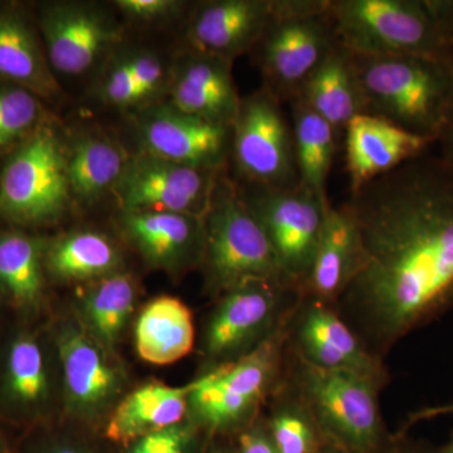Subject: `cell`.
<instances>
[{
  "mask_svg": "<svg viewBox=\"0 0 453 453\" xmlns=\"http://www.w3.org/2000/svg\"><path fill=\"white\" fill-rule=\"evenodd\" d=\"M359 264L340 296L378 342L393 344L453 309V166L427 153L344 203Z\"/></svg>",
  "mask_w": 453,
  "mask_h": 453,
  "instance_id": "6da1fadb",
  "label": "cell"
},
{
  "mask_svg": "<svg viewBox=\"0 0 453 453\" xmlns=\"http://www.w3.org/2000/svg\"><path fill=\"white\" fill-rule=\"evenodd\" d=\"M351 59L365 113L436 142L453 111L452 61L354 53Z\"/></svg>",
  "mask_w": 453,
  "mask_h": 453,
  "instance_id": "7a4b0ae2",
  "label": "cell"
},
{
  "mask_svg": "<svg viewBox=\"0 0 453 453\" xmlns=\"http://www.w3.org/2000/svg\"><path fill=\"white\" fill-rule=\"evenodd\" d=\"M329 12L339 43L354 55L449 59L429 0H329Z\"/></svg>",
  "mask_w": 453,
  "mask_h": 453,
  "instance_id": "3957f363",
  "label": "cell"
},
{
  "mask_svg": "<svg viewBox=\"0 0 453 453\" xmlns=\"http://www.w3.org/2000/svg\"><path fill=\"white\" fill-rule=\"evenodd\" d=\"M204 262L214 288L226 292L251 282L291 288L262 226L238 188L220 175L204 219Z\"/></svg>",
  "mask_w": 453,
  "mask_h": 453,
  "instance_id": "277c9868",
  "label": "cell"
},
{
  "mask_svg": "<svg viewBox=\"0 0 453 453\" xmlns=\"http://www.w3.org/2000/svg\"><path fill=\"white\" fill-rule=\"evenodd\" d=\"M338 44L329 0H276L275 17L256 46L264 88L290 103Z\"/></svg>",
  "mask_w": 453,
  "mask_h": 453,
  "instance_id": "5b68a950",
  "label": "cell"
},
{
  "mask_svg": "<svg viewBox=\"0 0 453 453\" xmlns=\"http://www.w3.org/2000/svg\"><path fill=\"white\" fill-rule=\"evenodd\" d=\"M65 154L56 134L38 125L11 155L0 175V217L17 225L58 219L70 199Z\"/></svg>",
  "mask_w": 453,
  "mask_h": 453,
  "instance_id": "8992f818",
  "label": "cell"
},
{
  "mask_svg": "<svg viewBox=\"0 0 453 453\" xmlns=\"http://www.w3.org/2000/svg\"><path fill=\"white\" fill-rule=\"evenodd\" d=\"M238 190L273 244L291 288H305L332 203L300 186L288 189L250 186Z\"/></svg>",
  "mask_w": 453,
  "mask_h": 453,
  "instance_id": "52a82bcc",
  "label": "cell"
},
{
  "mask_svg": "<svg viewBox=\"0 0 453 453\" xmlns=\"http://www.w3.org/2000/svg\"><path fill=\"white\" fill-rule=\"evenodd\" d=\"M281 105L265 88L241 100L232 127L231 157L249 186L271 189L300 186L292 127Z\"/></svg>",
  "mask_w": 453,
  "mask_h": 453,
  "instance_id": "ba28073f",
  "label": "cell"
},
{
  "mask_svg": "<svg viewBox=\"0 0 453 453\" xmlns=\"http://www.w3.org/2000/svg\"><path fill=\"white\" fill-rule=\"evenodd\" d=\"M222 170L196 168L142 154L127 159L113 195L127 211H174L204 219Z\"/></svg>",
  "mask_w": 453,
  "mask_h": 453,
  "instance_id": "9c48e42d",
  "label": "cell"
},
{
  "mask_svg": "<svg viewBox=\"0 0 453 453\" xmlns=\"http://www.w3.org/2000/svg\"><path fill=\"white\" fill-rule=\"evenodd\" d=\"M374 380L303 359V388L310 407L334 436L357 451L371 449L380 432Z\"/></svg>",
  "mask_w": 453,
  "mask_h": 453,
  "instance_id": "30bf717a",
  "label": "cell"
},
{
  "mask_svg": "<svg viewBox=\"0 0 453 453\" xmlns=\"http://www.w3.org/2000/svg\"><path fill=\"white\" fill-rule=\"evenodd\" d=\"M275 342L195 381L189 405L204 425L223 428L240 421L261 399L276 365Z\"/></svg>",
  "mask_w": 453,
  "mask_h": 453,
  "instance_id": "8fae6325",
  "label": "cell"
},
{
  "mask_svg": "<svg viewBox=\"0 0 453 453\" xmlns=\"http://www.w3.org/2000/svg\"><path fill=\"white\" fill-rule=\"evenodd\" d=\"M145 153L196 168L222 170L231 157L232 127L174 106L146 113L140 122Z\"/></svg>",
  "mask_w": 453,
  "mask_h": 453,
  "instance_id": "7c38bea8",
  "label": "cell"
},
{
  "mask_svg": "<svg viewBox=\"0 0 453 453\" xmlns=\"http://www.w3.org/2000/svg\"><path fill=\"white\" fill-rule=\"evenodd\" d=\"M275 13L276 0L202 3L187 25V50L232 62L257 46Z\"/></svg>",
  "mask_w": 453,
  "mask_h": 453,
  "instance_id": "4fadbf2b",
  "label": "cell"
},
{
  "mask_svg": "<svg viewBox=\"0 0 453 453\" xmlns=\"http://www.w3.org/2000/svg\"><path fill=\"white\" fill-rule=\"evenodd\" d=\"M40 25L50 68L65 76L88 73L118 37L103 13L73 3L44 5Z\"/></svg>",
  "mask_w": 453,
  "mask_h": 453,
  "instance_id": "5bb4252c",
  "label": "cell"
},
{
  "mask_svg": "<svg viewBox=\"0 0 453 453\" xmlns=\"http://www.w3.org/2000/svg\"><path fill=\"white\" fill-rule=\"evenodd\" d=\"M344 134L350 192L427 153L434 146V140L368 113L351 119Z\"/></svg>",
  "mask_w": 453,
  "mask_h": 453,
  "instance_id": "9a60e30c",
  "label": "cell"
},
{
  "mask_svg": "<svg viewBox=\"0 0 453 453\" xmlns=\"http://www.w3.org/2000/svg\"><path fill=\"white\" fill-rule=\"evenodd\" d=\"M172 105L196 118L234 127L241 98L232 77V62L187 50L173 73Z\"/></svg>",
  "mask_w": 453,
  "mask_h": 453,
  "instance_id": "2e32d148",
  "label": "cell"
},
{
  "mask_svg": "<svg viewBox=\"0 0 453 453\" xmlns=\"http://www.w3.org/2000/svg\"><path fill=\"white\" fill-rule=\"evenodd\" d=\"M288 288L280 283L259 281L226 292L208 324L207 353L226 356L261 335L273 324L280 299Z\"/></svg>",
  "mask_w": 453,
  "mask_h": 453,
  "instance_id": "e0dca14e",
  "label": "cell"
},
{
  "mask_svg": "<svg viewBox=\"0 0 453 453\" xmlns=\"http://www.w3.org/2000/svg\"><path fill=\"white\" fill-rule=\"evenodd\" d=\"M121 226L155 266L177 267L204 258V219L174 211H122Z\"/></svg>",
  "mask_w": 453,
  "mask_h": 453,
  "instance_id": "ac0fdd59",
  "label": "cell"
},
{
  "mask_svg": "<svg viewBox=\"0 0 453 453\" xmlns=\"http://www.w3.org/2000/svg\"><path fill=\"white\" fill-rule=\"evenodd\" d=\"M50 395L49 362L40 338L14 333L0 357V410L16 419L37 417Z\"/></svg>",
  "mask_w": 453,
  "mask_h": 453,
  "instance_id": "d6986e66",
  "label": "cell"
},
{
  "mask_svg": "<svg viewBox=\"0 0 453 453\" xmlns=\"http://www.w3.org/2000/svg\"><path fill=\"white\" fill-rule=\"evenodd\" d=\"M359 237L356 222L344 204H330L305 288L319 303L340 299L356 275Z\"/></svg>",
  "mask_w": 453,
  "mask_h": 453,
  "instance_id": "ffe728a7",
  "label": "cell"
},
{
  "mask_svg": "<svg viewBox=\"0 0 453 453\" xmlns=\"http://www.w3.org/2000/svg\"><path fill=\"white\" fill-rule=\"evenodd\" d=\"M65 395L71 408L92 413L105 405L118 388V374L94 340L77 330L58 336Z\"/></svg>",
  "mask_w": 453,
  "mask_h": 453,
  "instance_id": "44dd1931",
  "label": "cell"
},
{
  "mask_svg": "<svg viewBox=\"0 0 453 453\" xmlns=\"http://www.w3.org/2000/svg\"><path fill=\"white\" fill-rule=\"evenodd\" d=\"M195 381L183 387L148 383L131 392L116 408L106 427L115 442H130L153 432L180 425Z\"/></svg>",
  "mask_w": 453,
  "mask_h": 453,
  "instance_id": "7402d4cb",
  "label": "cell"
},
{
  "mask_svg": "<svg viewBox=\"0 0 453 453\" xmlns=\"http://www.w3.org/2000/svg\"><path fill=\"white\" fill-rule=\"evenodd\" d=\"M305 359L326 369L377 377V365L347 324L323 303H312L300 326Z\"/></svg>",
  "mask_w": 453,
  "mask_h": 453,
  "instance_id": "603a6c76",
  "label": "cell"
},
{
  "mask_svg": "<svg viewBox=\"0 0 453 453\" xmlns=\"http://www.w3.org/2000/svg\"><path fill=\"white\" fill-rule=\"evenodd\" d=\"M296 97L329 122L338 135L344 133L351 119L365 113L351 53L339 43L310 74Z\"/></svg>",
  "mask_w": 453,
  "mask_h": 453,
  "instance_id": "cb8c5ba5",
  "label": "cell"
},
{
  "mask_svg": "<svg viewBox=\"0 0 453 453\" xmlns=\"http://www.w3.org/2000/svg\"><path fill=\"white\" fill-rule=\"evenodd\" d=\"M0 79L35 96H53L58 88L35 29L16 9L0 8Z\"/></svg>",
  "mask_w": 453,
  "mask_h": 453,
  "instance_id": "d4e9b609",
  "label": "cell"
},
{
  "mask_svg": "<svg viewBox=\"0 0 453 453\" xmlns=\"http://www.w3.org/2000/svg\"><path fill=\"white\" fill-rule=\"evenodd\" d=\"M195 345V324L186 303L175 297H157L142 309L135 324L139 357L154 365L183 359Z\"/></svg>",
  "mask_w": 453,
  "mask_h": 453,
  "instance_id": "484cf974",
  "label": "cell"
},
{
  "mask_svg": "<svg viewBox=\"0 0 453 453\" xmlns=\"http://www.w3.org/2000/svg\"><path fill=\"white\" fill-rule=\"evenodd\" d=\"M290 105L300 187L323 201H329L326 184L335 157L338 133L300 97L292 98Z\"/></svg>",
  "mask_w": 453,
  "mask_h": 453,
  "instance_id": "4316f807",
  "label": "cell"
},
{
  "mask_svg": "<svg viewBox=\"0 0 453 453\" xmlns=\"http://www.w3.org/2000/svg\"><path fill=\"white\" fill-rule=\"evenodd\" d=\"M43 244L19 231H0V290L19 308L32 309L43 294Z\"/></svg>",
  "mask_w": 453,
  "mask_h": 453,
  "instance_id": "83f0119b",
  "label": "cell"
},
{
  "mask_svg": "<svg viewBox=\"0 0 453 453\" xmlns=\"http://www.w3.org/2000/svg\"><path fill=\"white\" fill-rule=\"evenodd\" d=\"M65 162L71 193L91 203L115 187L127 157L110 140L88 136L73 145Z\"/></svg>",
  "mask_w": 453,
  "mask_h": 453,
  "instance_id": "f1b7e54d",
  "label": "cell"
},
{
  "mask_svg": "<svg viewBox=\"0 0 453 453\" xmlns=\"http://www.w3.org/2000/svg\"><path fill=\"white\" fill-rule=\"evenodd\" d=\"M46 266L62 280H88L111 275L120 256L115 246L95 232H76L57 241L44 255Z\"/></svg>",
  "mask_w": 453,
  "mask_h": 453,
  "instance_id": "f546056e",
  "label": "cell"
},
{
  "mask_svg": "<svg viewBox=\"0 0 453 453\" xmlns=\"http://www.w3.org/2000/svg\"><path fill=\"white\" fill-rule=\"evenodd\" d=\"M135 305V286L127 273L104 277L83 300L92 332L107 348L113 347Z\"/></svg>",
  "mask_w": 453,
  "mask_h": 453,
  "instance_id": "4dcf8cb0",
  "label": "cell"
},
{
  "mask_svg": "<svg viewBox=\"0 0 453 453\" xmlns=\"http://www.w3.org/2000/svg\"><path fill=\"white\" fill-rule=\"evenodd\" d=\"M40 113L35 94L0 79V150L29 135L37 127Z\"/></svg>",
  "mask_w": 453,
  "mask_h": 453,
  "instance_id": "1f68e13d",
  "label": "cell"
},
{
  "mask_svg": "<svg viewBox=\"0 0 453 453\" xmlns=\"http://www.w3.org/2000/svg\"><path fill=\"white\" fill-rule=\"evenodd\" d=\"M271 441L279 453H311L314 434L300 411L283 410L273 417Z\"/></svg>",
  "mask_w": 453,
  "mask_h": 453,
  "instance_id": "d6a6232c",
  "label": "cell"
},
{
  "mask_svg": "<svg viewBox=\"0 0 453 453\" xmlns=\"http://www.w3.org/2000/svg\"><path fill=\"white\" fill-rule=\"evenodd\" d=\"M101 95L113 106L139 105L138 82L129 56L124 57L110 68L104 80Z\"/></svg>",
  "mask_w": 453,
  "mask_h": 453,
  "instance_id": "836d02e7",
  "label": "cell"
},
{
  "mask_svg": "<svg viewBox=\"0 0 453 453\" xmlns=\"http://www.w3.org/2000/svg\"><path fill=\"white\" fill-rule=\"evenodd\" d=\"M192 440L190 428L173 426L139 438L131 447L130 453H189Z\"/></svg>",
  "mask_w": 453,
  "mask_h": 453,
  "instance_id": "e575fe53",
  "label": "cell"
},
{
  "mask_svg": "<svg viewBox=\"0 0 453 453\" xmlns=\"http://www.w3.org/2000/svg\"><path fill=\"white\" fill-rule=\"evenodd\" d=\"M136 82L140 104L149 100L162 88L165 79L163 62L150 52H135L129 55Z\"/></svg>",
  "mask_w": 453,
  "mask_h": 453,
  "instance_id": "d590c367",
  "label": "cell"
},
{
  "mask_svg": "<svg viewBox=\"0 0 453 453\" xmlns=\"http://www.w3.org/2000/svg\"><path fill=\"white\" fill-rule=\"evenodd\" d=\"M119 9L127 17L142 22H157L177 14L183 4L174 0H119Z\"/></svg>",
  "mask_w": 453,
  "mask_h": 453,
  "instance_id": "8d00e7d4",
  "label": "cell"
},
{
  "mask_svg": "<svg viewBox=\"0 0 453 453\" xmlns=\"http://www.w3.org/2000/svg\"><path fill=\"white\" fill-rule=\"evenodd\" d=\"M442 32L447 56L453 62V0H429Z\"/></svg>",
  "mask_w": 453,
  "mask_h": 453,
  "instance_id": "74e56055",
  "label": "cell"
},
{
  "mask_svg": "<svg viewBox=\"0 0 453 453\" xmlns=\"http://www.w3.org/2000/svg\"><path fill=\"white\" fill-rule=\"evenodd\" d=\"M241 453H279L273 441L258 431L249 432L241 437Z\"/></svg>",
  "mask_w": 453,
  "mask_h": 453,
  "instance_id": "f35d334b",
  "label": "cell"
},
{
  "mask_svg": "<svg viewBox=\"0 0 453 453\" xmlns=\"http://www.w3.org/2000/svg\"><path fill=\"white\" fill-rule=\"evenodd\" d=\"M434 146L438 148L437 155H440L446 163L453 166V111L443 127L442 133L434 142Z\"/></svg>",
  "mask_w": 453,
  "mask_h": 453,
  "instance_id": "ab89813d",
  "label": "cell"
},
{
  "mask_svg": "<svg viewBox=\"0 0 453 453\" xmlns=\"http://www.w3.org/2000/svg\"><path fill=\"white\" fill-rule=\"evenodd\" d=\"M31 453H85V452L77 451V449H67V447H61V449H33Z\"/></svg>",
  "mask_w": 453,
  "mask_h": 453,
  "instance_id": "60d3db41",
  "label": "cell"
},
{
  "mask_svg": "<svg viewBox=\"0 0 453 453\" xmlns=\"http://www.w3.org/2000/svg\"><path fill=\"white\" fill-rule=\"evenodd\" d=\"M0 453H12L11 446L8 445L7 440L0 434Z\"/></svg>",
  "mask_w": 453,
  "mask_h": 453,
  "instance_id": "b9f144b4",
  "label": "cell"
},
{
  "mask_svg": "<svg viewBox=\"0 0 453 453\" xmlns=\"http://www.w3.org/2000/svg\"><path fill=\"white\" fill-rule=\"evenodd\" d=\"M440 453H453V437L452 440L449 441V443L445 447H443L442 451Z\"/></svg>",
  "mask_w": 453,
  "mask_h": 453,
  "instance_id": "7bdbcfd3",
  "label": "cell"
},
{
  "mask_svg": "<svg viewBox=\"0 0 453 453\" xmlns=\"http://www.w3.org/2000/svg\"><path fill=\"white\" fill-rule=\"evenodd\" d=\"M417 453H421V452H417Z\"/></svg>",
  "mask_w": 453,
  "mask_h": 453,
  "instance_id": "ee69618b",
  "label": "cell"
}]
</instances>
